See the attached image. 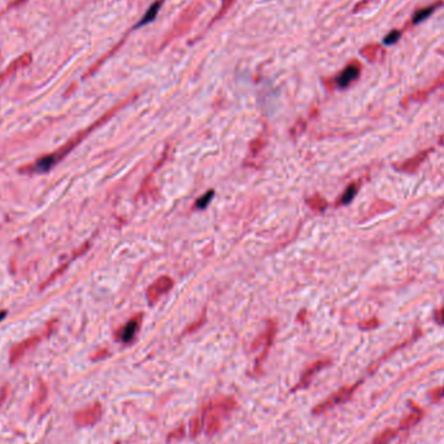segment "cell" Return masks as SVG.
Wrapping results in <instances>:
<instances>
[{"instance_id": "cell-4", "label": "cell", "mask_w": 444, "mask_h": 444, "mask_svg": "<svg viewBox=\"0 0 444 444\" xmlns=\"http://www.w3.org/2000/svg\"><path fill=\"white\" fill-rule=\"evenodd\" d=\"M357 386H359V383H357V385H354V386H351V387L342 388V390H339L338 392L332 394L331 396L329 397V399H326L325 402H322L321 404H318L317 407L313 409V413L321 414L322 412L329 411L330 408L335 407V405H338V404H342L343 402L348 400L349 397H351V395L353 394V391L357 388Z\"/></svg>"}, {"instance_id": "cell-28", "label": "cell", "mask_w": 444, "mask_h": 444, "mask_svg": "<svg viewBox=\"0 0 444 444\" xmlns=\"http://www.w3.org/2000/svg\"><path fill=\"white\" fill-rule=\"evenodd\" d=\"M6 315H7V313H6V312H4V310H2V312H0V321L3 320V318H4V317H6Z\"/></svg>"}, {"instance_id": "cell-26", "label": "cell", "mask_w": 444, "mask_h": 444, "mask_svg": "<svg viewBox=\"0 0 444 444\" xmlns=\"http://www.w3.org/2000/svg\"><path fill=\"white\" fill-rule=\"evenodd\" d=\"M444 396V387L441 388V390H439L438 392H436V399H440V397H443Z\"/></svg>"}, {"instance_id": "cell-23", "label": "cell", "mask_w": 444, "mask_h": 444, "mask_svg": "<svg viewBox=\"0 0 444 444\" xmlns=\"http://www.w3.org/2000/svg\"><path fill=\"white\" fill-rule=\"evenodd\" d=\"M394 431H386V433L381 434L377 439H375V444H386L394 435Z\"/></svg>"}, {"instance_id": "cell-9", "label": "cell", "mask_w": 444, "mask_h": 444, "mask_svg": "<svg viewBox=\"0 0 444 444\" xmlns=\"http://www.w3.org/2000/svg\"><path fill=\"white\" fill-rule=\"evenodd\" d=\"M361 56L365 57L368 61L370 62H378L386 56V51L378 43H370V45H366L365 47L361 48L360 51Z\"/></svg>"}, {"instance_id": "cell-22", "label": "cell", "mask_w": 444, "mask_h": 444, "mask_svg": "<svg viewBox=\"0 0 444 444\" xmlns=\"http://www.w3.org/2000/svg\"><path fill=\"white\" fill-rule=\"evenodd\" d=\"M308 204H309L310 207H312L313 209H317V211H322L325 207H326V202L322 199H320L318 196H315L313 199L308 200Z\"/></svg>"}, {"instance_id": "cell-16", "label": "cell", "mask_w": 444, "mask_h": 444, "mask_svg": "<svg viewBox=\"0 0 444 444\" xmlns=\"http://www.w3.org/2000/svg\"><path fill=\"white\" fill-rule=\"evenodd\" d=\"M37 340H38V338H31V339L25 340V342H24V343H21L20 346H17L16 348L12 351V361H16L17 359H18V357H20L21 354L24 353V351H25L26 348H29V346H33V344L35 343Z\"/></svg>"}, {"instance_id": "cell-2", "label": "cell", "mask_w": 444, "mask_h": 444, "mask_svg": "<svg viewBox=\"0 0 444 444\" xmlns=\"http://www.w3.org/2000/svg\"><path fill=\"white\" fill-rule=\"evenodd\" d=\"M235 400L231 397L219 396L211 400V403L203 408L202 416L204 418L206 433L208 435H214L221 429L222 418L228 417L235 408Z\"/></svg>"}, {"instance_id": "cell-17", "label": "cell", "mask_w": 444, "mask_h": 444, "mask_svg": "<svg viewBox=\"0 0 444 444\" xmlns=\"http://www.w3.org/2000/svg\"><path fill=\"white\" fill-rule=\"evenodd\" d=\"M356 194H357V185L356 183H351V185L347 187L346 191H344L343 196L340 197L339 204H348V203H351L352 199L356 196Z\"/></svg>"}, {"instance_id": "cell-1", "label": "cell", "mask_w": 444, "mask_h": 444, "mask_svg": "<svg viewBox=\"0 0 444 444\" xmlns=\"http://www.w3.org/2000/svg\"><path fill=\"white\" fill-rule=\"evenodd\" d=\"M137 96H138V94H134V95L129 96L127 99H125L124 101H121L120 104L115 105V107L112 108V109L109 110V112L105 113L104 116H101L100 118H99L98 121L94 122L93 125H90L88 127H86L84 130H81L79 132H77L74 137H72L69 141L66 142V143L64 144V146H61L60 148H57L56 151L52 152V153H48V155L42 156V158H39L38 160L34 161L31 165H26L24 166V168L20 169L21 173H25V174H40V173H47L50 172L51 169L54 168V166H56L57 164L60 163V161H62V159L66 158L69 153H71L72 151H73L74 148H76L77 146H78L79 143H81L82 141H83L87 135H90L91 132L94 131L95 129H98L99 126H101L103 124H105V122L109 120L110 117H112L113 115H115L116 112H118L120 109H122L124 107H126L127 104H130L132 100H135L137 99Z\"/></svg>"}, {"instance_id": "cell-24", "label": "cell", "mask_w": 444, "mask_h": 444, "mask_svg": "<svg viewBox=\"0 0 444 444\" xmlns=\"http://www.w3.org/2000/svg\"><path fill=\"white\" fill-rule=\"evenodd\" d=\"M28 0H12V3L9 4L8 8H16V7H20L21 4H24Z\"/></svg>"}, {"instance_id": "cell-14", "label": "cell", "mask_w": 444, "mask_h": 444, "mask_svg": "<svg viewBox=\"0 0 444 444\" xmlns=\"http://www.w3.org/2000/svg\"><path fill=\"white\" fill-rule=\"evenodd\" d=\"M203 428H204V418H203L202 413H197L196 416H194L190 419V433H191V436L199 435L202 433Z\"/></svg>"}, {"instance_id": "cell-13", "label": "cell", "mask_w": 444, "mask_h": 444, "mask_svg": "<svg viewBox=\"0 0 444 444\" xmlns=\"http://www.w3.org/2000/svg\"><path fill=\"white\" fill-rule=\"evenodd\" d=\"M163 3H164V0H156L155 3L149 7L148 11L146 12V14L143 16V18H142V20L139 21L137 25H135V28H142V26L147 25V24L152 23V21L155 20L156 16H158V13H159V9H160V7L163 6Z\"/></svg>"}, {"instance_id": "cell-25", "label": "cell", "mask_w": 444, "mask_h": 444, "mask_svg": "<svg viewBox=\"0 0 444 444\" xmlns=\"http://www.w3.org/2000/svg\"><path fill=\"white\" fill-rule=\"evenodd\" d=\"M369 2H370V0H364V2H361V3L357 4V6L354 7V12L361 11V8H364V7H366V4H368Z\"/></svg>"}, {"instance_id": "cell-8", "label": "cell", "mask_w": 444, "mask_h": 444, "mask_svg": "<svg viewBox=\"0 0 444 444\" xmlns=\"http://www.w3.org/2000/svg\"><path fill=\"white\" fill-rule=\"evenodd\" d=\"M31 60H33V55L29 54V52L23 54L21 56L14 59L13 61L9 64V66H7L3 72H0V87H2V86L4 84V82H6L9 77L13 76L16 72H18L20 69H23V68L28 66V65L31 62Z\"/></svg>"}, {"instance_id": "cell-18", "label": "cell", "mask_w": 444, "mask_h": 444, "mask_svg": "<svg viewBox=\"0 0 444 444\" xmlns=\"http://www.w3.org/2000/svg\"><path fill=\"white\" fill-rule=\"evenodd\" d=\"M213 196H214L213 190H208V192H206V194L203 195V197H199V199L196 200L195 207H196V208H206L209 203H211V200L213 199Z\"/></svg>"}, {"instance_id": "cell-7", "label": "cell", "mask_w": 444, "mask_h": 444, "mask_svg": "<svg viewBox=\"0 0 444 444\" xmlns=\"http://www.w3.org/2000/svg\"><path fill=\"white\" fill-rule=\"evenodd\" d=\"M101 414H103V408L99 403H95L91 407L78 412L76 416V422L79 426H91L100 419Z\"/></svg>"}, {"instance_id": "cell-15", "label": "cell", "mask_w": 444, "mask_h": 444, "mask_svg": "<svg viewBox=\"0 0 444 444\" xmlns=\"http://www.w3.org/2000/svg\"><path fill=\"white\" fill-rule=\"evenodd\" d=\"M440 86H444V73L441 74V76L439 77L438 79H436V82L433 84V86H431V88H429L428 91H417L416 94H413V95L411 96V99L412 100H424V99L431 93V91L435 90V88H438V87H440Z\"/></svg>"}, {"instance_id": "cell-3", "label": "cell", "mask_w": 444, "mask_h": 444, "mask_svg": "<svg viewBox=\"0 0 444 444\" xmlns=\"http://www.w3.org/2000/svg\"><path fill=\"white\" fill-rule=\"evenodd\" d=\"M202 9H203V4L202 2H199V0H195V2H192L191 4H189V6L186 7V8L181 12L180 16L177 17L175 23L173 24V28L170 29V31H169L168 34H166V37L164 38V42L163 45H161V48L168 46L169 43L173 42V40L177 39V38L183 37V35L191 29L192 24L195 23V20H196L197 16L200 14Z\"/></svg>"}, {"instance_id": "cell-6", "label": "cell", "mask_w": 444, "mask_h": 444, "mask_svg": "<svg viewBox=\"0 0 444 444\" xmlns=\"http://www.w3.org/2000/svg\"><path fill=\"white\" fill-rule=\"evenodd\" d=\"M173 287V279L168 276H163L156 279L147 288V299L149 304H155L164 294H166Z\"/></svg>"}, {"instance_id": "cell-27", "label": "cell", "mask_w": 444, "mask_h": 444, "mask_svg": "<svg viewBox=\"0 0 444 444\" xmlns=\"http://www.w3.org/2000/svg\"><path fill=\"white\" fill-rule=\"evenodd\" d=\"M436 52H438L439 55H441V56H444V45L441 46V47H439V48H438V51H436Z\"/></svg>"}, {"instance_id": "cell-21", "label": "cell", "mask_w": 444, "mask_h": 444, "mask_svg": "<svg viewBox=\"0 0 444 444\" xmlns=\"http://www.w3.org/2000/svg\"><path fill=\"white\" fill-rule=\"evenodd\" d=\"M233 4H234V0H222L221 11H219L218 13L216 14V17H214V18H213L212 24H214V23H216V21H218L222 16H225V13L229 11V8H230V7L233 6Z\"/></svg>"}, {"instance_id": "cell-29", "label": "cell", "mask_w": 444, "mask_h": 444, "mask_svg": "<svg viewBox=\"0 0 444 444\" xmlns=\"http://www.w3.org/2000/svg\"><path fill=\"white\" fill-rule=\"evenodd\" d=\"M441 318H443V323H444V312H443V315H441Z\"/></svg>"}, {"instance_id": "cell-10", "label": "cell", "mask_w": 444, "mask_h": 444, "mask_svg": "<svg viewBox=\"0 0 444 444\" xmlns=\"http://www.w3.org/2000/svg\"><path fill=\"white\" fill-rule=\"evenodd\" d=\"M139 322H141V317H134L132 320H130L129 322L122 327L120 331H118L117 338L121 340L122 343H130L132 339H134L135 334L138 331Z\"/></svg>"}, {"instance_id": "cell-5", "label": "cell", "mask_w": 444, "mask_h": 444, "mask_svg": "<svg viewBox=\"0 0 444 444\" xmlns=\"http://www.w3.org/2000/svg\"><path fill=\"white\" fill-rule=\"evenodd\" d=\"M361 69H363V68H361V64L357 61V60H353V61L349 62V64L344 68L343 71L340 72L339 76L335 78V83H337L338 87L339 88L348 87L352 82H354L359 77H360Z\"/></svg>"}, {"instance_id": "cell-20", "label": "cell", "mask_w": 444, "mask_h": 444, "mask_svg": "<svg viewBox=\"0 0 444 444\" xmlns=\"http://www.w3.org/2000/svg\"><path fill=\"white\" fill-rule=\"evenodd\" d=\"M428 153H429V151L428 152H422V153H419L418 156H417L416 159H414V160L416 161H408L407 164H405V165H403V169H409V170H413L414 168H417V166L419 165V164L422 163V160H424L425 158H426V156H428Z\"/></svg>"}, {"instance_id": "cell-12", "label": "cell", "mask_w": 444, "mask_h": 444, "mask_svg": "<svg viewBox=\"0 0 444 444\" xmlns=\"http://www.w3.org/2000/svg\"><path fill=\"white\" fill-rule=\"evenodd\" d=\"M326 365H329V361L322 360V361H317V363L313 364L312 366H309V368L305 370V373L303 374V377H301L300 382H299L298 385H296L295 387L293 388V391H298V390H300V388L306 387V386L310 383V381H312L313 375H315V374H317V371H320L321 369L325 368Z\"/></svg>"}, {"instance_id": "cell-11", "label": "cell", "mask_w": 444, "mask_h": 444, "mask_svg": "<svg viewBox=\"0 0 444 444\" xmlns=\"http://www.w3.org/2000/svg\"><path fill=\"white\" fill-rule=\"evenodd\" d=\"M443 4H444L443 0H438V2H435V3L430 4V6L424 7V8H419L418 11L414 12L413 16H412L411 25H418V24L424 23L426 18H429V17H430L431 14H433L434 12L436 11V9L440 8Z\"/></svg>"}, {"instance_id": "cell-19", "label": "cell", "mask_w": 444, "mask_h": 444, "mask_svg": "<svg viewBox=\"0 0 444 444\" xmlns=\"http://www.w3.org/2000/svg\"><path fill=\"white\" fill-rule=\"evenodd\" d=\"M400 37H402V31L400 30H391L390 33H388L387 35L385 37V39H383V43H385L386 46L395 45V43H397V40L400 39Z\"/></svg>"}]
</instances>
